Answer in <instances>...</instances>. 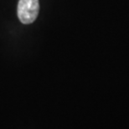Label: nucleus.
I'll list each match as a JSON object with an SVG mask.
<instances>
[{
    "mask_svg": "<svg viewBox=\"0 0 129 129\" xmlns=\"http://www.w3.org/2000/svg\"><path fill=\"white\" fill-rule=\"evenodd\" d=\"M40 12L39 0H19L18 18L24 24L34 23Z\"/></svg>",
    "mask_w": 129,
    "mask_h": 129,
    "instance_id": "obj_1",
    "label": "nucleus"
}]
</instances>
